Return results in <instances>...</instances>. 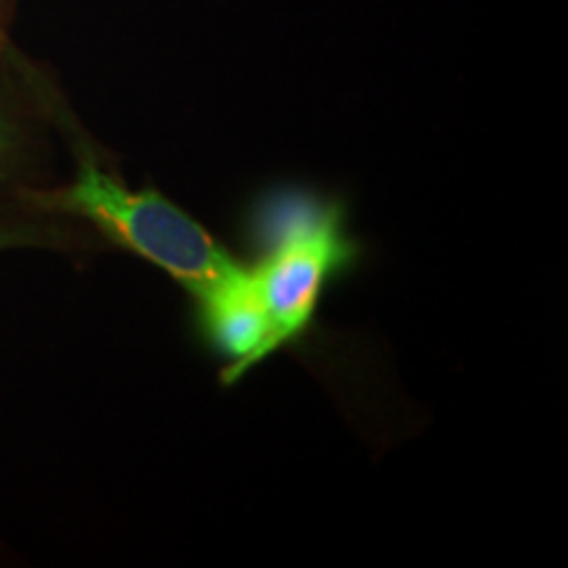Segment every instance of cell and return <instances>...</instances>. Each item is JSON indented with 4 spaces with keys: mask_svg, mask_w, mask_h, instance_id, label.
<instances>
[{
    "mask_svg": "<svg viewBox=\"0 0 568 568\" xmlns=\"http://www.w3.org/2000/svg\"><path fill=\"white\" fill-rule=\"evenodd\" d=\"M38 203L88 219L113 245L140 255L182 284L193 301L243 272V264L187 211L159 190L126 187L124 180L105 172L90 155L80 161L69 187L40 195Z\"/></svg>",
    "mask_w": 568,
    "mask_h": 568,
    "instance_id": "obj_1",
    "label": "cell"
},
{
    "mask_svg": "<svg viewBox=\"0 0 568 568\" xmlns=\"http://www.w3.org/2000/svg\"><path fill=\"white\" fill-rule=\"evenodd\" d=\"M261 240L264 251L251 274L266 308L268 353L274 355L308 329L326 282L351 264L355 245L339 205L303 195L268 203Z\"/></svg>",
    "mask_w": 568,
    "mask_h": 568,
    "instance_id": "obj_2",
    "label": "cell"
},
{
    "mask_svg": "<svg viewBox=\"0 0 568 568\" xmlns=\"http://www.w3.org/2000/svg\"><path fill=\"white\" fill-rule=\"evenodd\" d=\"M195 305L205 337L226 358V385L272 355L268 353V316L247 266L232 280L197 297Z\"/></svg>",
    "mask_w": 568,
    "mask_h": 568,
    "instance_id": "obj_3",
    "label": "cell"
},
{
    "mask_svg": "<svg viewBox=\"0 0 568 568\" xmlns=\"http://www.w3.org/2000/svg\"><path fill=\"white\" fill-rule=\"evenodd\" d=\"M45 234L30 230V226H9L0 224V247H17V245H40L45 243Z\"/></svg>",
    "mask_w": 568,
    "mask_h": 568,
    "instance_id": "obj_4",
    "label": "cell"
},
{
    "mask_svg": "<svg viewBox=\"0 0 568 568\" xmlns=\"http://www.w3.org/2000/svg\"><path fill=\"white\" fill-rule=\"evenodd\" d=\"M17 145H19V134L13 130V124L9 119L0 113V172L13 161L17 155Z\"/></svg>",
    "mask_w": 568,
    "mask_h": 568,
    "instance_id": "obj_5",
    "label": "cell"
}]
</instances>
